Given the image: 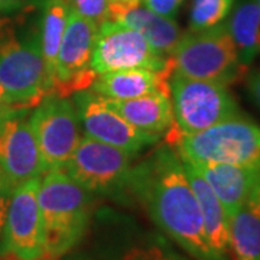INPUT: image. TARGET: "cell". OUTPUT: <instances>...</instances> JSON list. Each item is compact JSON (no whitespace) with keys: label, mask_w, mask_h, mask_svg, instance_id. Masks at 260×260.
<instances>
[{"label":"cell","mask_w":260,"mask_h":260,"mask_svg":"<svg viewBox=\"0 0 260 260\" xmlns=\"http://www.w3.org/2000/svg\"><path fill=\"white\" fill-rule=\"evenodd\" d=\"M129 189L152 220L195 260H229L211 249L185 168L171 145H162L132 167Z\"/></svg>","instance_id":"6da1fadb"},{"label":"cell","mask_w":260,"mask_h":260,"mask_svg":"<svg viewBox=\"0 0 260 260\" xmlns=\"http://www.w3.org/2000/svg\"><path fill=\"white\" fill-rule=\"evenodd\" d=\"M41 15V2L13 16L0 15V85L18 107L28 110L49 94Z\"/></svg>","instance_id":"7a4b0ae2"},{"label":"cell","mask_w":260,"mask_h":260,"mask_svg":"<svg viewBox=\"0 0 260 260\" xmlns=\"http://www.w3.org/2000/svg\"><path fill=\"white\" fill-rule=\"evenodd\" d=\"M45 254L59 257L81 242L93 213L91 192L62 171L45 172L38 188Z\"/></svg>","instance_id":"3957f363"},{"label":"cell","mask_w":260,"mask_h":260,"mask_svg":"<svg viewBox=\"0 0 260 260\" xmlns=\"http://www.w3.org/2000/svg\"><path fill=\"white\" fill-rule=\"evenodd\" d=\"M167 140L178 155L194 164L260 165V126L242 114L188 135L174 126Z\"/></svg>","instance_id":"277c9868"},{"label":"cell","mask_w":260,"mask_h":260,"mask_svg":"<svg viewBox=\"0 0 260 260\" xmlns=\"http://www.w3.org/2000/svg\"><path fill=\"white\" fill-rule=\"evenodd\" d=\"M168 64L171 73L224 85L240 81L247 73L225 22L204 30L182 34L168 55Z\"/></svg>","instance_id":"5b68a950"},{"label":"cell","mask_w":260,"mask_h":260,"mask_svg":"<svg viewBox=\"0 0 260 260\" xmlns=\"http://www.w3.org/2000/svg\"><path fill=\"white\" fill-rule=\"evenodd\" d=\"M169 97L174 126L185 135L208 129L242 114L227 85L215 81L171 73Z\"/></svg>","instance_id":"8992f818"},{"label":"cell","mask_w":260,"mask_h":260,"mask_svg":"<svg viewBox=\"0 0 260 260\" xmlns=\"http://www.w3.org/2000/svg\"><path fill=\"white\" fill-rule=\"evenodd\" d=\"M29 123L41 153L44 174L61 171L81 140L74 102L70 97L47 94L30 113Z\"/></svg>","instance_id":"52a82bcc"},{"label":"cell","mask_w":260,"mask_h":260,"mask_svg":"<svg viewBox=\"0 0 260 260\" xmlns=\"http://www.w3.org/2000/svg\"><path fill=\"white\" fill-rule=\"evenodd\" d=\"M132 156L121 149L84 136L61 171L91 194H120L129 188Z\"/></svg>","instance_id":"ba28073f"},{"label":"cell","mask_w":260,"mask_h":260,"mask_svg":"<svg viewBox=\"0 0 260 260\" xmlns=\"http://www.w3.org/2000/svg\"><path fill=\"white\" fill-rule=\"evenodd\" d=\"M91 68L97 75L129 68L171 73L168 56L159 54L138 30L113 20H106L97 28Z\"/></svg>","instance_id":"9c48e42d"},{"label":"cell","mask_w":260,"mask_h":260,"mask_svg":"<svg viewBox=\"0 0 260 260\" xmlns=\"http://www.w3.org/2000/svg\"><path fill=\"white\" fill-rule=\"evenodd\" d=\"M41 178L16 186L10 197L2 230L0 250L19 260H35L45 254L44 227L38 203Z\"/></svg>","instance_id":"30bf717a"},{"label":"cell","mask_w":260,"mask_h":260,"mask_svg":"<svg viewBox=\"0 0 260 260\" xmlns=\"http://www.w3.org/2000/svg\"><path fill=\"white\" fill-rule=\"evenodd\" d=\"M97 28L90 19L71 12L56 56L55 80L51 93L70 97L93 85L97 74L91 68V55Z\"/></svg>","instance_id":"8fae6325"},{"label":"cell","mask_w":260,"mask_h":260,"mask_svg":"<svg viewBox=\"0 0 260 260\" xmlns=\"http://www.w3.org/2000/svg\"><path fill=\"white\" fill-rule=\"evenodd\" d=\"M29 116L30 110L20 107L0 114V171L12 189L44 175Z\"/></svg>","instance_id":"7c38bea8"},{"label":"cell","mask_w":260,"mask_h":260,"mask_svg":"<svg viewBox=\"0 0 260 260\" xmlns=\"http://www.w3.org/2000/svg\"><path fill=\"white\" fill-rule=\"evenodd\" d=\"M73 95L80 126H83L85 136L91 139L121 149L133 156L160 139L133 127L107 106L102 95L91 90H83Z\"/></svg>","instance_id":"4fadbf2b"},{"label":"cell","mask_w":260,"mask_h":260,"mask_svg":"<svg viewBox=\"0 0 260 260\" xmlns=\"http://www.w3.org/2000/svg\"><path fill=\"white\" fill-rule=\"evenodd\" d=\"M109 20L138 30L159 54L165 56L172 52L182 35L174 19L148 9L142 0H110Z\"/></svg>","instance_id":"5bb4252c"},{"label":"cell","mask_w":260,"mask_h":260,"mask_svg":"<svg viewBox=\"0 0 260 260\" xmlns=\"http://www.w3.org/2000/svg\"><path fill=\"white\" fill-rule=\"evenodd\" d=\"M192 165L200 171L208 185L211 186L214 194L223 204L229 218L242 207L256 185L260 184V165L249 167L194 162Z\"/></svg>","instance_id":"9a60e30c"},{"label":"cell","mask_w":260,"mask_h":260,"mask_svg":"<svg viewBox=\"0 0 260 260\" xmlns=\"http://www.w3.org/2000/svg\"><path fill=\"white\" fill-rule=\"evenodd\" d=\"M104 100L112 110L133 127L148 135L162 138L174 127V113L169 93L155 91L127 100Z\"/></svg>","instance_id":"2e32d148"},{"label":"cell","mask_w":260,"mask_h":260,"mask_svg":"<svg viewBox=\"0 0 260 260\" xmlns=\"http://www.w3.org/2000/svg\"><path fill=\"white\" fill-rule=\"evenodd\" d=\"M169 71H153L148 68H129L97 75L88 88L110 100L136 99L155 91L169 93Z\"/></svg>","instance_id":"e0dca14e"},{"label":"cell","mask_w":260,"mask_h":260,"mask_svg":"<svg viewBox=\"0 0 260 260\" xmlns=\"http://www.w3.org/2000/svg\"><path fill=\"white\" fill-rule=\"evenodd\" d=\"M182 165L185 168L186 178L191 184L200 210L204 220L205 236L208 244L215 253L220 256H225L230 249V218L224 210L223 204L214 194L211 186L205 181L200 171L184 156H179Z\"/></svg>","instance_id":"ac0fdd59"},{"label":"cell","mask_w":260,"mask_h":260,"mask_svg":"<svg viewBox=\"0 0 260 260\" xmlns=\"http://www.w3.org/2000/svg\"><path fill=\"white\" fill-rule=\"evenodd\" d=\"M230 249L236 260H260V184L230 217Z\"/></svg>","instance_id":"d6986e66"},{"label":"cell","mask_w":260,"mask_h":260,"mask_svg":"<svg viewBox=\"0 0 260 260\" xmlns=\"http://www.w3.org/2000/svg\"><path fill=\"white\" fill-rule=\"evenodd\" d=\"M229 19L227 28L242 65L249 68L260 54V6L256 0H240Z\"/></svg>","instance_id":"ffe728a7"},{"label":"cell","mask_w":260,"mask_h":260,"mask_svg":"<svg viewBox=\"0 0 260 260\" xmlns=\"http://www.w3.org/2000/svg\"><path fill=\"white\" fill-rule=\"evenodd\" d=\"M41 39L42 55L47 71L48 88L52 91L55 80L56 56L64 37L65 28L71 15V9L64 0H42L41 2Z\"/></svg>","instance_id":"44dd1931"},{"label":"cell","mask_w":260,"mask_h":260,"mask_svg":"<svg viewBox=\"0 0 260 260\" xmlns=\"http://www.w3.org/2000/svg\"><path fill=\"white\" fill-rule=\"evenodd\" d=\"M236 0H194L189 12V29L204 30L225 22Z\"/></svg>","instance_id":"7402d4cb"},{"label":"cell","mask_w":260,"mask_h":260,"mask_svg":"<svg viewBox=\"0 0 260 260\" xmlns=\"http://www.w3.org/2000/svg\"><path fill=\"white\" fill-rule=\"evenodd\" d=\"M73 13L90 19L97 26L109 20L110 0H64Z\"/></svg>","instance_id":"603a6c76"},{"label":"cell","mask_w":260,"mask_h":260,"mask_svg":"<svg viewBox=\"0 0 260 260\" xmlns=\"http://www.w3.org/2000/svg\"><path fill=\"white\" fill-rule=\"evenodd\" d=\"M120 260H175L174 251L159 247V246H149V247H135L123 254Z\"/></svg>","instance_id":"cb8c5ba5"},{"label":"cell","mask_w":260,"mask_h":260,"mask_svg":"<svg viewBox=\"0 0 260 260\" xmlns=\"http://www.w3.org/2000/svg\"><path fill=\"white\" fill-rule=\"evenodd\" d=\"M142 2L148 9L153 10L160 16L174 19L185 0H142Z\"/></svg>","instance_id":"d4e9b609"},{"label":"cell","mask_w":260,"mask_h":260,"mask_svg":"<svg viewBox=\"0 0 260 260\" xmlns=\"http://www.w3.org/2000/svg\"><path fill=\"white\" fill-rule=\"evenodd\" d=\"M12 192H13V189L10 188L8 179L5 178L3 172L0 171V234H2V230H3V225H5Z\"/></svg>","instance_id":"484cf974"},{"label":"cell","mask_w":260,"mask_h":260,"mask_svg":"<svg viewBox=\"0 0 260 260\" xmlns=\"http://www.w3.org/2000/svg\"><path fill=\"white\" fill-rule=\"evenodd\" d=\"M247 91L250 94L251 100L260 109V70H256L247 75Z\"/></svg>","instance_id":"4316f807"},{"label":"cell","mask_w":260,"mask_h":260,"mask_svg":"<svg viewBox=\"0 0 260 260\" xmlns=\"http://www.w3.org/2000/svg\"><path fill=\"white\" fill-rule=\"evenodd\" d=\"M16 107H18V106L12 102V99H10V95L8 94V91L0 85V114L9 112L12 109H16ZM20 109H22V107H20Z\"/></svg>","instance_id":"83f0119b"},{"label":"cell","mask_w":260,"mask_h":260,"mask_svg":"<svg viewBox=\"0 0 260 260\" xmlns=\"http://www.w3.org/2000/svg\"><path fill=\"white\" fill-rule=\"evenodd\" d=\"M18 2L19 0H0V12L9 9V8H13Z\"/></svg>","instance_id":"f1b7e54d"},{"label":"cell","mask_w":260,"mask_h":260,"mask_svg":"<svg viewBox=\"0 0 260 260\" xmlns=\"http://www.w3.org/2000/svg\"><path fill=\"white\" fill-rule=\"evenodd\" d=\"M35 260H54V257H51V256H48V254H44L42 257H39V259H35Z\"/></svg>","instance_id":"f546056e"},{"label":"cell","mask_w":260,"mask_h":260,"mask_svg":"<svg viewBox=\"0 0 260 260\" xmlns=\"http://www.w3.org/2000/svg\"><path fill=\"white\" fill-rule=\"evenodd\" d=\"M174 259L175 260H186L185 257H182V256H179V254H175V253H174Z\"/></svg>","instance_id":"4dcf8cb0"},{"label":"cell","mask_w":260,"mask_h":260,"mask_svg":"<svg viewBox=\"0 0 260 260\" xmlns=\"http://www.w3.org/2000/svg\"><path fill=\"white\" fill-rule=\"evenodd\" d=\"M256 2H257V3H259V6H260V0H256Z\"/></svg>","instance_id":"1f68e13d"}]
</instances>
